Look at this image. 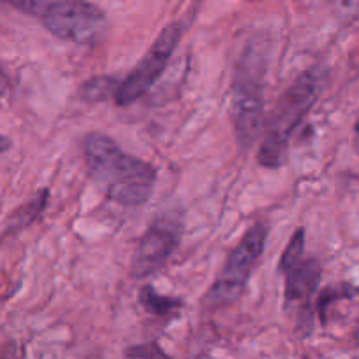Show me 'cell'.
<instances>
[{"label": "cell", "instance_id": "7a4b0ae2", "mask_svg": "<svg viewBox=\"0 0 359 359\" xmlns=\"http://www.w3.org/2000/svg\"><path fill=\"white\" fill-rule=\"evenodd\" d=\"M265 49L251 41L235 70L231 90V119L242 149L258 140L265 128Z\"/></svg>", "mask_w": 359, "mask_h": 359}, {"label": "cell", "instance_id": "5b68a950", "mask_svg": "<svg viewBox=\"0 0 359 359\" xmlns=\"http://www.w3.org/2000/svg\"><path fill=\"white\" fill-rule=\"evenodd\" d=\"M42 23L55 37L79 46H95L109 32L104 11L88 0H56L42 14Z\"/></svg>", "mask_w": 359, "mask_h": 359}, {"label": "cell", "instance_id": "8992f818", "mask_svg": "<svg viewBox=\"0 0 359 359\" xmlns=\"http://www.w3.org/2000/svg\"><path fill=\"white\" fill-rule=\"evenodd\" d=\"M184 30V21H175V23L163 28V32L158 35V39L151 46L149 51L142 56L139 65L125 77V81H121L118 93L114 95L116 104L130 105L151 90V86L163 74L167 63L170 62Z\"/></svg>", "mask_w": 359, "mask_h": 359}, {"label": "cell", "instance_id": "277c9868", "mask_svg": "<svg viewBox=\"0 0 359 359\" xmlns=\"http://www.w3.org/2000/svg\"><path fill=\"white\" fill-rule=\"evenodd\" d=\"M266 238H269V226L265 223H256L249 228L248 233L228 256L223 272L207 293V305L223 307L238 300L251 277L252 269L265 251Z\"/></svg>", "mask_w": 359, "mask_h": 359}, {"label": "cell", "instance_id": "7c38bea8", "mask_svg": "<svg viewBox=\"0 0 359 359\" xmlns=\"http://www.w3.org/2000/svg\"><path fill=\"white\" fill-rule=\"evenodd\" d=\"M304 248H305V231L300 228V230H297V233L291 237L290 244H287L286 251H284L283 258H280L279 266L283 272H286V270H290L294 263L304 259Z\"/></svg>", "mask_w": 359, "mask_h": 359}, {"label": "cell", "instance_id": "6da1fadb", "mask_svg": "<svg viewBox=\"0 0 359 359\" xmlns=\"http://www.w3.org/2000/svg\"><path fill=\"white\" fill-rule=\"evenodd\" d=\"M84 160L90 177L112 202L139 207L149 200L156 184L154 167L125 153L111 137L90 133L84 140Z\"/></svg>", "mask_w": 359, "mask_h": 359}, {"label": "cell", "instance_id": "9a60e30c", "mask_svg": "<svg viewBox=\"0 0 359 359\" xmlns=\"http://www.w3.org/2000/svg\"><path fill=\"white\" fill-rule=\"evenodd\" d=\"M126 356L130 358H142V356H165L161 349H158L156 344H149V346H135L132 349L126 351Z\"/></svg>", "mask_w": 359, "mask_h": 359}, {"label": "cell", "instance_id": "5bb4252c", "mask_svg": "<svg viewBox=\"0 0 359 359\" xmlns=\"http://www.w3.org/2000/svg\"><path fill=\"white\" fill-rule=\"evenodd\" d=\"M6 2L27 14H44L46 9L51 6V0H6Z\"/></svg>", "mask_w": 359, "mask_h": 359}, {"label": "cell", "instance_id": "e0dca14e", "mask_svg": "<svg viewBox=\"0 0 359 359\" xmlns=\"http://www.w3.org/2000/svg\"><path fill=\"white\" fill-rule=\"evenodd\" d=\"M354 339H356V342L359 344V330L356 332V335H354Z\"/></svg>", "mask_w": 359, "mask_h": 359}, {"label": "cell", "instance_id": "4fadbf2b", "mask_svg": "<svg viewBox=\"0 0 359 359\" xmlns=\"http://www.w3.org/2000/svg\"><path fill=\"white\" fill-rule=\"evenodd\" d=\"M342 21H354L359 16V0H328Z\"/></svg>", "mask_w": 359, "mask_h": 359}, {"label": "cell", "instance_id": "9c48e42d", "mask_svg": "<svg viewBox=\"0 0 359 359\" xmlns=\"http://www.w3.org/2000/svg\"><path fill=\"white\" fill-rule=\"evenodd\" d=\"M46 203H48V191L42 189V193H39L34 200H30L28 203H25L23 207L16 210L13 216L9 217V223H7L6 235L14 233V231H20L23 228H27L28 224L34 223L39 217V214L46 209Z\"/></svg>", "mask_w": 359, "mask_h": 359}, {"label": "cell", "instance_id": "30bf717a", "mask_svg": "<svg viewBox=\"0 0 359 359\" xmlns=\"http://www.w3.org/2000/svg\"><path fill=\"white\" fill-rule=\"evenodd\" d=\"M139 302L149 314L153 316H168L182 305L181 300H174V298L161 297L160 293L154 291V287L146 286L140 290Z\"/></svg>", "mask_w": 359, "mask_h": 359}, {"label": "cell", "instance_id": "8fae6325", "mask_svg": "<svg viewBox=\"0 0 359 359\" xmlns=\"http://www.w3.org/2000/svg\"><path fill=\"white\" fill-rule=\"evenodd\" d=\"M119 84L121 83L114 81V77H95L83 86V98L88 102H100L107 98L112 91L114 95L118 93Z\"/></svg>", "mask_w": 359, "mask_h": 359}, {"label": "cell", "instance_id": "52a82bcc", "mask_svg": "<svg viewBox=\"0 0 359 359\" xmlns=\"http://www.w3.org/2000/svg\"><path fill=\"white\" fill-rule=\"evenodd\" d=\"M182 230L184 223L181 214L175 210H165L160 214L140 238L139 248L133 255L132 276L142 279L163 269L181 242Z\"/></svg>", "mask_w": 359, "mask_h": 359}, {"label": "cell", "instance_id": "3957f363", "mask_svg": "<svg viewBox=\"0 0 359 359\" xmlns=\"http://www.w3.org/2000/svg\"><path fill=\"white\" fill-rule=\"evenodd\" d=\"M325 86L321 69H311L302 74L297 83L284 93L266 126L258 153V161L266 168H277L286 161L287 146L297 126L312 109Z\"/></svg>", "mask_w": 359, "mask_h": 359}, {"label": "cell", "instance_id": "ba28073f", "mask_svg": "<svg viewBox=\"0 0 359 359\" xmlns=\"http://www.w3.org/2000/svg\"><path fill=\"white\" fill-rule=\"evenodd\" d=\"M321 265L318 259H300L290 270H286V290H284V307L294 319L297 332L309 335L312 330V298L321 283Z\"/></svg>", "mask_w": 359, "mask_h": 359}, {"label": "cell", "instance_id": "2e32d148", "mask_svg": "<svg viewBox=\"0 0 359 359\" xmlns=\"http://www.w3.org/2000/svg\"><path fill=\"white\" fill-rule=\"evenodd\" d=\"M354 132H356V137H354V146H356V151L359 153V119L356 123V128H354Z\"/></svg>", "mask_w": 359, "mask_h": 359}]
</instances>
